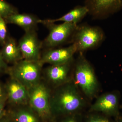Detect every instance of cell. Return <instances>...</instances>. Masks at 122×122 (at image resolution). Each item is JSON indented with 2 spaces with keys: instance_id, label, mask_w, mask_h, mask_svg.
I'll list each match as a JSON object with an SVG mask.
<instances>
[{
  "instance_id": "cell-1",
  "label": "cell",
  "mask_w": 122,
  "mask_h": 122,
  "mask_svg": "<svg viewBox=\"0 0 122 122\" xmlns=\"http://www.w3.org/2000/svg\"><path fill=\"white\" fill-rule=\"evenodd\" d=\"M50 105L53 117L70 115L83 107L84 101L76 84L69 82L52 89Z\"/></svg>"
},
{
  "instance_id": "cell-2",
  "label": "cell",
  "mask_w": 122,
  "mask_h": 122,
  "mask_svg": "<svg viewBox=\"0 0 122 122\" xmlns=\"http://www.w3.org/2000/svg\"><path fill=\"white\" fill-rule=\"evenodd\" d=\"M43 66L40 61L24 59L9 66L7 74L29 89L41 81Z\"/></svg>"
},
{
  "instance_id": "cell-3",
  "label": "cell",
  "mask_w": 122,
  "mask_h": 122,
  "mask_svg": "<svg viewBox=\"0 0 122 122\" xmlns=\"http://www.w3.org/2000/svg\"><path fill=\"white\" fill-rule=\"evenodd\" d=\"M29 105L38 115L43 122L53 118L50 105L52 89L42 80L29 89Z\"/></svg>"
},
{
  "instance_id": "cell-4",
  "label": "cell",
  "mask_w": 122,
  "mask_h": 122,
  "mask_svg": "<svg viewBox=\"0 0 122 122\" xmlns=\"http://www.w3.org/2000/svg\"><path fill=\"white\" fill-rule=\"evenodd\" d=\"M74 79L86 96L92 98L96 94L98 88L97 78L92 66L82 56L76 64Z\"/></svg>"
},
{
  "instance_id": "cell-5",
  "label": "cell",
  "mask_w": 122,
  "mask_h": 122,
  "mask_svg": "<svg viewBox=\"0 0 122 122\" xmlns=\"http://www.w3.org/2000/svg\"><path fill=\"white\" fill-rule=\"evenodd\" d=\"M41 23L45 25L49 30L48 36L42 42V45L52 49L63 44L77 28L76 24L63 22L59 25L41 20Z\"/></svg>"
},
{
  "instance_id": "cell-6",
  "label": "cell",
  "mask_w": 122,
  "mask_h": 122,
  "mask_svg": "<svg viewBox=\"0 0 122 122\" xmlns=\"http://www.w3.org/2000/svg\"><path fill=\"white\" fill-rule=\"evenodd\" d=\"M72 61L60 65H51L42 69V79L51 89L71 81L70 73Z\"/></svg>"
},
{
  "instance_id": "cell-7",
  "label": "cell",
  "mask_w": 122,
  "mask_h": 122,
  "mask_svg": "<svg viewBox=\"0 0 122 122\" xmlns=\"http://www.w3.org/2000/svg\"><path fill=\"white\" fill-rule=\"evenodd\" d=\"M18 44L24 59L33 61H40L43 45L42 42L38 38L36 30L25 32Z\"/></svg>"
},
{
  "instance_id": "cell-8",
  "label": "cell",
  "mask_w": 122,
  "mask_h": 122,
  "mask_svg": "<svg viewBox=\"0 0 122 122\" xmlns=\"http://www.w3.org/2000/svg\"><path fill=\"white\" fill-rule=\"evenodd\" d=\"M74 43L77 50L83 51L95 47L102 41V31L97 27L83 26L76 33Z\"/></svg>"
},
{
  "instance_id": "cell-9",
  "label": "cell",
  "mask_w": 122,
  "mask_h": 122,
  "mask_svg": "<svg viewBox=\"0 0 122 122\" xmlns=\"http://www.w3.org/2000/svg\"><path fill=\"white\" fill-rule=\"evenodd\" d=\"M77 51V46L75 43L66 48L48 49L41 54L39 61L43 65L63 64L72 61L73 56Z\"/></svg>"
},
{
  "instance_id": "cell-10",
  "label": "cell",
  "mask_w": 122,
  "mask_h": 122,
  "mask_svg": "<svg viewBox=\"0 0 122 122\" xmlns=\"http://www.w3.org/2000/svg\"><path fill=\"white\" fill-rule=\"evenodd\" d=\"M5 83L7 106L29 104L28 90L15 79L9 77Z\"/></svg>"
},
{
  "instance_id": "cell-11",
  "label": "cell",
  "mask_w": 122,
  "mask_h": 122,
  "mask_svg": "<svg viewBox=\"0 0 122 122\" xmlns=\"http://www.w3.org/2000/svg\"><path fill=\"white\" fill-rule=\"evenodd\" d=\"M86 3L89 12L97 16L113 14L122 8V0H87Z\"/></svg>"
},
{
  "instance_id": "cell-12",
  "label": "cell",
  "mask_w": 122,
  "mask_h": 122,
  "mask_svg": "<svg viewBox=\"0 0 122 122\" xmlns=\"http://www.w3.org/2000/svg\"><path fill=\"white\" fill-rule=\"evenodd\" d=\"M7 107L6 114L13 122H43L29 104Z\"/></svg>"
},
{
  "instance_id": "cell-13",
  "label": "cell",
  "mask_w": 122,
  "mask_h": 122,
  "mask_svg": "<svg viewBox=\"0 0 122 122\" xmlns=\"http://www.w3.org/2000/svg\"><path fill=\"white\" fill-rule=\"evenodd\" d=\"M118 98L113 93H107L100 96L91 107L90 111L102 112L110 115H117Z\"/></svg>"
},
{
  "instance_id": "cell-14",
  "label": "cell",
  "mask_w": 122,
  "mask_h": 122,
  "mask_svg": "<svg viewBox=\"0 0 122 122\" xmlns=\"http://www.w3.org/2000/svg\"><path fill=\"white\" fill-rule=\"evenodd\" d=\"M7 24L18 25L25 31L29 32L36 30L38 25L41 23V20L32 14H14L5 18Z\"/></svg>"
},
{
  "instance_id": "cell-15",
  "label": "cell",
  "mask_w": 122,
  "mask_h": 122,
  "mask_svg": "<svg viewBox=\"0 0 122 122\" xmlns=\"http://www.w3.org/2000/svg\"><path fill=\"white\" fill-rule=\"evenodd\" d=\"M0 52L4 60L8 64L13 65L24 59L18 44L14 38L10 36L2 46Z\"/></svg>"
},
{
  "instance_id": "cell-16",
  "label": "cell",
  "mask_w": 122,
  "mask_h": 122,
  "mask_svg": "<svg viewBox=\"0 0 122 122\" xmlns=\"http://www.w3.org/2000/svg\"><path fill=\"white\" fill-rule=\"evenodd\" d=\"M88 12L89 10L86 6L78 7L75 8L66 14L57 19L46 20L48 22L52 23L60 21L76 24Z\"/></svg>"
},
{
  "instance_id": "cell-17",
  "label": "cell",
  "mask_w": 122,
  "mask_h": 122,
  "mask_svg": "<svg viewBox=\"0 0 122 122\" xmlns=\"http://www.w3.org/2000/svg\"><path fill=\"white\" fill-rule=\"evenodd\" d=\"M17 13V10L13 5L5 0H0V16L5 19L10 15Z\"/></svg>"
},
{
  "instance_id": "cell-18",
  "label": "cell",
  "mask_w": 122,
  "mask_h": 122,
  "mask_svg": "<svg viewBox=\"0 0 122 122\" xmlns=\"http://www.w3.org/2000/svg\"><path fill=\"white\" fill-rule=\"evenodd\" d=\"M7 24L4 18L0 16V45L2 46L9 36L8 34Z\"/></svg>"
},
{
  "instance_id": "cell-19",
  "label": "cell",
  "mask_w": 122,
  "mask_h": 122,
  "mask_svg": "<svg viewBox=\"0 0 122 122\" xmlns=\"http://www.w3.org/2000/svg\"><path fill=\"white\" fill-rule=\"evenodd\" d=\"M9 66L3 58L0 50V77L7 74Z\"/></svg>"
},
{
  "instance_id": "cell-20",
  "label": "cell",
  "mask_w": 122,
  "mask_h": 122,
  "mask_svg": "<svg viewBox=\"0 0 122 122\" xmlns=\"http://www.w3.org/2000/svg\"><path fill=\"white\" fill-rule=\"evenodd\" d=\"M7 93L5 83L0 80V101H7Z\"/></svg>"
},
{
  "instance_id": "cell-21",
  "label": "cell",
  "mask_w": 122,
  "mask_h": 122,
  "mask_svg": "<svg viewBox=\"0 0 122 122\" xmlns=\"http://www.w3.org/2000/svg\"><path fill=\"white\" fill-rule=\"evenodd\" d=\"M87 122H111L107 118L99 116L94 115L90 117Z\"/></svg>"
},
{
  "instance_id": "cell-22",
  "label": "cell",
  "mask_w": 122,
  "mask_h": 122,
  "mask_svg": "<svg viewBox=\"0 0 122 122\" xmlns=\"http://www.w3.org/2000/svg\"><path fill=\"white\" fill-rule=\"evenodd\" d=\"M7 101H0V119L6 113L5 107L7 106Z\"/></svg>"
},
{
  "instance_id": "cell-23",
  "label": "cell",
  "mask_w": 122,
  "mask_h": 122,
  "mask_svg": "<svg viewBox=\"0 0 122 122\" xmlns=\"http://www.w3.org/2000/svg\"><path fill=\"white\" fill-rule=\"evenodd\" d=\"M67 117L63 119L61 122H77L76 119L71 116V115L67 116Z\"/></svg>"
},
{
  "instance_id": "cell-24",
  "label": "cell",
  "mask_w": 122,
  "mask_h": 122,
  "mask_svg": "<svg viewBox=\"0 0 122 122\" xmlns=\"http://www.w3.org/2000/svg\"><path fill=\"white\" fill-rule=\"evenodd\" d=\"M0 122H13L10 118L5 113L2 117L0 119Z\"/></svg>"
},
{
  "instance_id": "cell-25",
  "label": "cell",
  "mask_w": 122,
  "mask_h": 122,
  "mask_svg": "<svg viewBox=\"0 0 122 122\" xmlns=\"http://www.w3.org/2000/svg\"><path fill=\"white\" fill-rule=\"evenodd\" d=\"M122 122V120L121 119H118V120H116V122Z\"/></svg>"
}]
</instances>
